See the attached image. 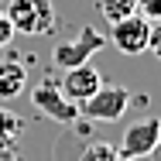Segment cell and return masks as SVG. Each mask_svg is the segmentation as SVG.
Here are the masks:
<instances>
[{
  "instance_id": "obj_1",
  "label": "cell",
  "mask_w": 161,
  "mask_h": 161,
  "mask_svg": "<svg viewBox=\"0 0 161 161\" xmlns=\"http://www.w3.org/2000/svg\"><path fill=\"white\" fill-rule=\"evenodd\" d=\"M3 14L14 34H48L58 24V10L52 0H7Z\"/></svg>"
},
{
  "instance_id": "obj_2",
  "label": "cell",
  "mask_w": 161,
  "mask_h": 161,
  "mask_svg": "<svg viewBox=\"0 0 161 161\" xmlns=\"http://www.w3.org/2000/svg\"><path fill=\"white\" fill-rule=\"evenodd\" d=\"M127 106H130V93L124 86H106V82H103L86 103H79V113H82L86 120L113 124V120H120V117L127 113Z\"/></svg>"
},
{
  "instance_id": "obj_3",
  "label": "cell",
  "mask_w": 161,
  "mask_h": 161,
  "mask_svg": "<svg viewBox=\"0 0 161 161\" xmlns=\"http://www.w3.org/2000/svg\"><path fill=\"white\" fill-rule=\"evenodd\" d=\"M99 48H103V34L96 28H89V24H82L75 38H69V41H58L55 45V52H52V62L58 65V69H72V65H86L93 55H96Z\"/></svg>"
},
{
  "instance_id": "obj_4",
  "label": "cell",
  "mask_w": 161,
  "mask_h": 161,
  "mask_svg": "<svg viewBox=\"0 0 161 161\" xmlns=\"http://www.w3.org/2000/svg\"><path fill=\"white\" fill-rule=\"evenodd\" d=\"M31 103H34V110H41L45 117H52L58 124H75L79 120V106L72 99H65L58 82H52V79H41L31 89Z\"/></svg>"
},
{
  "instance_id": "obj_5",
  "label": "cell",
  "mask_w": 161,
  "mask_h": 161,
  "mask_svg": "<svg viewBox=\"0 0 161 161\" xmlns=\"http://www.w3.org/2000/svg\"><path fill=\"white\" fill-rule=\"evenodd\" d=\"M154 147H158V120L147 117V120H137V124H130V127L124 130L117 154L124 161H137V158L154 154Z\"/></svg>"
},
{
  "instance_id": "obj_6",
  "label": "cell",
  "mask_w": 161,
  "mask_h": 161,
  "mask_svg": "<svg viewBox=\"0 0 161 161\" xmlns=\"http://www.w3.org/2000/svg\"><path fill=\"white\" fill-rule=\"evenodd\" d=\"M110 28H113V31H110V41H113L117 52H124V55H141V52H147L151 21H144L141 14H130V17L110 24Z\"/></svg>"
},
{
  "instance_id": "obj_7",
  "label": "cell",
  "mask_w": 161,
  "mask_h": 161,
  "mask_svg": "<svg viewBox=\"0 0 161 161\" xmlns=\"http://www.w3.org/2000/svg\"><path fill=\"white\" fill-rule=\"evenodd\" d=\"M99 86H103V75H99V69H96L93 62L65 69L62 82H58L62 96H65V99H72V103H86V99L93 96V93H96Z\"/></svg>"
},
{
  "instance_id": "obj_8",
  "label": "cell",
  "mask_w": 161,
  "mask_h": 161,
  "mask_svg": "<svg viewBox=\"0 0 161 161\" xmlns=\"http://www.w3.org/2000/svg\"><path fill=\"white\" fill-rule=\"evenodd\" d=\"M28 86V69L14 58L0 62V99H17Z\"/></svg>"
},
{
  "instance_id": "obj_9",
  "label": "cell",
  "mask_w": 161,
  "mask_h": 161,
  "mask_svg": "<svg viewBox=\"0 0 161 161\" xmlns=\"http://www.w3.org/2000/svg\"><path fill=\"white\" fill-rule=\"evenodd\" d=\"M96 10L110 24H117V21H124L130 14H137V0H96Z\"/></svg>"
},
{
  "instance_id": "obj_10",
  "label": "cell",
  "mask_w": 161,
  "mask_h": 161,
  "mask_svg": "<svg viewBox=\"0 0 161 161\" xmlns=\"http://www.w3.org/2000/svg\"><path fill=\"white\" fill-rule=\"evenodd\" d=\"M21 130H24L21 117L0 106V147H10V144H14V141L21 137Z\"/></svg>"
},
{
  "instance_id": "obj_11",
  "label": "cell",
  "mask_w": 161,
  "mask_h": 161,
  "mask_svg": "<svg viewBox=\"0 0 161 161\" xmlns=\"http://www.w3.org/2000/svg\"><path fill=\"white\" fill-rule=\"evenodd\" d=\"M79 161H120V154H117L113 144H106V141H93V144H86V151L79 154Z\"/></svg>"
},
{
  "instance_id": "obj_12",
  "label": "cell",
  "mask_w": 161,
  "mask_h": 161,
  "mask_svg": "<svg viewBox=\"0 0 161 161\" xmlns=\"http://www.w3.org/2000/svg\"><path fill=\"white\" fill-rule=\"evenodd\" d=\"M137 14L144 17V21H161V0H137Z\"/></svg>"
},
{
  "instance_id": "obj_13",
  "label": "cell",
  "mask_w": 161,
  "mask_h": 161,
  "mask_svg": "<svg viewBox=\"0 0 161 161\" xmlns=\"http://www.w3.org/2000/svg\"><path fill=\"white\" fill-rule=\"evenodd\" d=\"M147 52H151L154 58H161V21H154L151 31H147Z\"/></svg>"
},
{
  "instance_id": "obj_14",
  "label": "cell",
  "mask_w": 161,
  "mask_h": 161,
  "mask_svg": "<svg viewBox=\"0 0 161 161\" xmlns=\"http://www.w3.org/2000/svg\"><path fill=\"white\" fill-rule=\"evenodd\" d=\"M14 41V28H10V21H7V14L0 10V48H7Z\"/></svg>"
},
{
  "instance_id": "obj_15",
  "label": "cell",
  "mask_w": 161,
  "mask_h": 161,
  "mask_svg": "<svg viewBox=\"0 0 161 161\" xmlns=\"http://www.w3.org/2000/svg\"><path fill=\"white\" fill-rule=\"evenodd\" d=\"M158 147H161V120H158Z\"/></svg>"
},
{
  "instance_id": "obj_16",
  "label": "cell",
  "mask_w": 161,
  "mask_h": 161,
  "mask_svg": "<svg viewBox=\"0 0 161 161\" xmlns=\"http://www.w3.org/2000/svg\"><path fill=\"white\" fill-rule=\"evenodd\" d=\"M0 161H10V158H3V154H0Z\"/></svg>"
},
{
  "instance_id": "obj_17",
  "label": "cell",
  "mask_w": 161,
  "mask_h": 161,
  "mask_svg": "<svg viewBox=\"0 0 161 161\" xmlns=\"http://www.w3.org/2000/svg\"><path fill=\"white\" fill-rule=\"evenodd\" d=\"M158 161H161V158H158Z\"/></svg>"
}]
</instances>
